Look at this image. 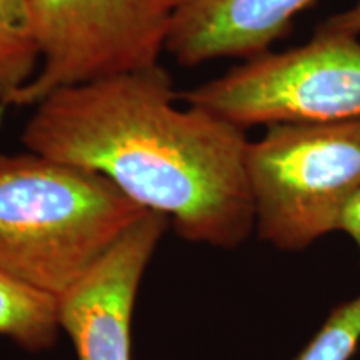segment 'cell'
Listing matches in <instances>:
<instances>
[{"label":"cell","mask_w":360,"mask_h":360,"mask_svg":"<svg viewBox=\"0 0 360 360\" xmlns=\"http://www.w3.org/2000/svg\"><path fill=\"white\" fill-rule=\"evenodd\" d=\"M160 64L62 89L35 105L27 150L96 172L184 240L236 249L255 229L245 130L179 105Z\"/></svg>","instance_id":"obj_1"},{"label":"cell","mask_w":360,"mask_h":360,"mask_svg":"<svg viewBox=\"0 0 360 360\" xmlns=\"http://www.w3.org/2000/svg\"><path fill=\"white\" fill-rule=\"evenodd\" d=\"M146 212L96 172L30 150L0 155V274L62 299Z\"/></svg>","instance_id":"obj_2"},{"label":"cell","mask_w":360,"mask_h":360,"mask_svg":"<svg viewBox=\"0 0 360 360\" xmlns=\"http://www.w3.org/2000/svg\"><path fill=\"white\" fill-rule=\"evenodd\" d=\"M255 229L278 250L307 249L340 229L360 192V117L269 125L249 143Z\"/></svg>","instance_id":"obj_3"},{"label":"cell","mask_w":360,"mask_h":360,"mask_svg":"<svg viewBox=\"0 0 360 360\" xmlns=\"http://www.w3.org/2000/svg\"><path fill=\"white\" fill-rule=\"evenodd\" d=\"M247 130L254 125L339 122L360 117V42L315 32L285 52L247 58L217 79L179 94Z\"/></svg>","instance_id":"obj_4"},{"label":"cell","mask_w":360,"mask_h":360,"mask_svg":"<svg viewBox=\"0 0 360 360\" xmlns=\"http://www.w3.org/2000/svg\"><path fill=\"white\" fill-rule=\"evenodd\" d=\"M177 0H30L37 74L0 107H35L62 89L159 65Z\"/></svg>","instance_id":"obj_5"},{"label":"cell","mask_w":360,"mask_h":360,"mask_svg":"<svg viewBox=\"0 0 360 360\" xmlns=\"http://www.w3.org/2000/svg\"><path fill=\"white\" fill-rule=\"evenodd\" d=\"M169 219L146 212L109 254L58 299L60 330L79 360H132V314L139 287Z\"/></svg>","instance_id":"obj_6"},{"label":"cell","mask_w":360,"mask_h":360,"mask_svg":"<svg viewBox=\"0 0 360 360\" xmlns=\"http://www.w3.org/2000/svg\"><path fill=\"white\" fill-rule=\"evenodd\" d=\"M314 0H177L167 52L182 67L254 58L290 32Z\"/></svg>","instance_id":"obj_7"},{"label":"cell","mask_w":360,"mask_h":360,"mask_svg":"<svg viewBox=\"0 0 360 360\" xmlns=\"http://www.w3.org/2000/svg\"><path fill=\"white\" fill-rule=\"evenodd\" d=\"M58 332V300L0 274V337L39 352L52 347Z\"/></svg>","instance_id":"obj_8"},{"label":"cell","mask_w":360,"mask_h":360,"mask_svg":"<svg viewBox=\"0 0 360 360\" xmlns=\"http://www.w3.org/2000/svg\"><path fill=\"white\" fill-rule=\"evenodd\" d=\"M39 65L30 0H0V105L34 79Z\"/></svg>","instance_id":"obj_9"},{"label":"cell","mask_w":360,"mask_h":360,"mask_svg":"<svg viewBox=\"0 0 360 360\" xmlns=\"http://www.w3.org/2000/svg\"><path fill=\"white\" fill-rule=\"evenodd\" d=\"M360 345V295L342 302L294 360H350Z\"/></svg>","instance_id":"obj_10"},{"label":"cell","mask_w":360,"mask_h":360,"mask_svg":"<svg viewBox=\"0 0 360 360\" xmlns=\"http://www.w3.org/2000/svg\"><path fill=\"white\" fill-rule=\"evenodd\" d=\"M315 32L354 35V37H357L360 34V2L357 6L347 8V11L328 17L326 22H322L315 29Z\"/></svg>","instance_id":"obj_11"},{"label":"cell","mask_w":360,"mask_h":360,"mask_svg":"<svg viewBox=\"0 0 360 360\" xmlns=\"http://www.w3.org/2000/svg\"><path fill=\"white\" fill-rule=\"evenodd\" d=\"M339 231L347 233V236L352 238V242L355 247H357L360 255V192L352 200V204L349 205V209L345 210Z\"/></svg>","instance_id":"obj_12"}]
</instances>
